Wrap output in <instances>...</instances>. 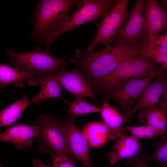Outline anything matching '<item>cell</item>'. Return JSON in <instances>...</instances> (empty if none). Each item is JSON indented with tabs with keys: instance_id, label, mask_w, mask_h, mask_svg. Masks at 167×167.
Here are the masks:
<instances>
[{
	"instance_id": "obj_1",
	"label": "cell",
	"mask_w": 167,
	"mask_h": 167,
	"mask_svg": "<svg viewBox=\"0 0 167 167\" xmlns=\"http://www.w3.org/2000/svg\"><path fill=\"white\" fill-rule=\"evenodd\" d=\"M147 42L135 45L122 43L105 47L98 51L78 49L75 57L68 62L82 71L81 73L92 88L112 72L121 62L138 54Z\"/></svg>"
},
{
	"instance_id": "obj_2",
	"label": "cell",
	"mask_w": 167,
	"mask_h": 167,
	"mask_svg": "<svg viewBox=\"0 0 167 167\" xmlns=\"http://www.w3.org/2000/svg\"><path fill=\"white\" fill-rule=\"evenodd\" d=\"M163 71L161 66L151 59L137 54L121 62L92 89L103 99L131 81Z\"/></svg>"
},
{
	"instance_id": "obj_3",
	"label": "cell",
	"mask_w": 167,
	"mask_h": 167,
	"mask_svg": "<svg viewBox=\"0 0 167 167\" xmlns=\"http://www.w3.org/2000/svg\"><path fill=\"white\" fill-rule=\"evenodd\" d=\"M117 0H83L76 6V10L60 26L40 36L36 40L43 43L45 50L50 51V46L60 35L85 23L105 16L119 1Z\"/></svg>"
},
{
	"instance_id": "obj_4",
	"label": "cell",
	"mask_w": 167,
	"mask_h": 167,
	"mask_svg": "<svg viewBox=\"0 0 167 167\" xmlns=\"http://www.w3.org/2000/svg\"><path fill=\"white\" fill-rule=\"evenodd\" d=\"M81 0H41L31 18L33 31L30 36L36 40L42 35L60 26L70 16L69 11Z\"/></svg>"
},
{
	"instance_id": "obj_5",
	"label": "cell",
	"mask_w": 167,
	"mask_h": 167,
	"mask_svg": "<svg viewBox=\"0 0 167 167\" xmlns=\"http://www.w3.org/2000/svg\"><path fill=\"white\" fill-rule=\"evenodd\" d=\"M6 53L10 57V63L20 70L26 72L34 78L57 75L65 68L67 61L52 56L50 51L36 48L33 51L16 53L12 48Z\"/></svg>"
},
{
	"instance_id": "obj_6",
	"label": "cell",
	"mask_w": 167,
	"mask_h": 167,
	"mask_svg": "<svg viewBox=\"0 0 167 167\" xmlns=\"http://www.w3.org/2000/svg\"><path fill=\"white\" fill-rule=\"evenodd\" d=\"M34 124L39 131L36 136L38 149L42 153L52 152L75 160L70 152L66 135L65 124L50 114L41 115Z\"/></svg>"
},
{
	"instance_id": "obj_7",
	"label": "cell",
	"mask_w": 167,
	"mask_h": 167,
	"mask_svg": "<svg viewBox=\"0 0 167 167\" xmlns=\"http://www.w3.org/2000/svg\"><path fill=\"white\" fill-rule=\"evenodd\" d=\"M128 0H120L105 15L98 24V30L93 40L85 50L94 51L99 44L111 46L112 41L128 17Z\"/></svg>"
},
{
	"instance_id": "obj_8",
	"label": "cell",
	"mask_w": 167,
	"mask_h": 167,
	"mask_svg": "<svg viewBox=\"0 0 167 167\" xmlns=\"http://www.w3.org/2000/svg\"><path fill=\"white\" fill-rule=\"evenodd\" d=\"M145 4L144 0L136 1L128 18L113 39L112 44L125 43L133 45L148 42L143 17Z\"/></svg>"
},
{
	"instance_id": "obj_9",
	"label": "cell",
	"mask_w": 167,
	"mask_h": 167,
	"mask_svg": "<svg viewBox=\"0 0 167 167\" xmlns=\"http://www.w3.org/2000/svg\"><path fill=\"white\" fill-rule=\"evenodd\" d=\"M80 71V69L77 68H75L71 71H68L64 68L57 75L39 78L38 82L41 84L50 80H55L62 88L73 94L75 98L88 97L96 100V96L93 93L90 84Z\"/></svg>"
},
{
	"instance_id": "obj_10",
	"label": "cell",
	"mask_w": 167,
	"mask_h": 167,
	"mask_svg": "<svg viewBox=\"0 0 167 167\" xmlns=\"http://www.w3.org/2000/svg\"><path fill=\"white\" fill-rule=\"evenodd\" d=\"M162 72L131 81L122 88L109 93L103 99L104 101L109 102L110 100L115 101L122 108L124 116L130 111L134 103L138 99L152 79Z\"/></svg>"
},
{
	"instance_id": "obj_11",
	"label": "cell",
	"mask_w": 167,
	"mask_h": 167,
	"mask_svg": "<svg viewBox=\"0 0 167 167\" xmlns=\"http://www.w3.org/2000/svg\"><path fill=\"white\" fill-rule=\"evenodd\" d=\"M143 17L148 44L154 45L160 33L167 29V10L157 0H146Z\"/></svg>"
},
{
	"instance_id": "obj_12",
	"label": "cell",
	"mask_w": 167,
	"mask_h": 167,
	"mask_svg": "<svg viewBox=\"0 0 167 167\" xmlns=\"http://www.w3.org/2000/svg\"><path fill=\"white\" fill-rule=\"evenodd\" d=\"M75 120L67 117L65 128L68 147L75 160H78L84 167H92L88 145L83 133L75 123Z\"/></svg>"
},
{
	"instance_id": "obj_13",
	"label": "cell",
	"mask_w": 167,
	"mask_h": 167,
	"mask_svg": "<svg viewBox=\"0 0 167 167\" xmlns=\"http://www.w3.org/2000/svg\"><path fill=\"white\" fill-rule=\"evenodd\" d=\"M157 77L155 81L151 82L147 87L133 108L123 116L125 122H129V119L134 114L142 109L159 105L161 102L160 99L164 94L167 82L166 71Z\"/></svg>"
},
{
	"instance_id": "obj_14",
	"label": "cell",
	"mask_w": 167,
	"mask_h": 167,
	"mask_svg": "<svg viewBox=\"0 0 167 167\" xmlns=\"http://www.w3.org/2000/svg\"><path fill=\"white\" fill-rule=\"evenodd\" d=\"M38 131L36 124L16 125L1 134L0 140L13 143L16 149L22 150L32 146Z\"/></svg>"
},
{
	"instance_id": "obj_15",
	"label": "cell",
	"mask_w": 167,
	"mask_h": 167,
	"mask_svg": "<svg viewBox=\"0 0 167 167\" xmlns=\"http://www.w3.org/2000/svg\"><path fill=\"white\" fill-rule=\"evenodd\" d=\"M142 148L138 138L123 134L117 139L108 156L110 164L113 165L120 160L131 158L141 152Z\"/></svg>"
},
{
	"instance_id": "obj_16",
	"label": "cell",
	"mask_w": 167,
	"mask_h": 167,
	"mask_svg": "<svg viewBox=\"0 0 167 167\" xmlns=\"http://www.w3.org/2000/svg\"><path fill=\"white\" fill-rule=\"evenodd\" d=\"M138 112V118L140 122L154 127L160 132L161 137L166 138L167 109L156 106L142 109Z\"/></svg>"
},
{
	"instance_id": "obj_17",
	"label": "cell",
	"mask_w": 167,
	"mask_h": 167,
	"mask_svg": "<svg viewBox=\"0 0 167 167\" xmlns=\"http://www.w3.org/2000/svg\"><path fill=\"white\" fill-rule=\"evenodd\" d=\"M99 113L108 129V141L117 139L125 133L122 126L125 122L124 116L111 106L109 102L103 101Z\"/></svg>"
},
{
	"instance_id": "obj_18",
	"label": "cell",
	"mask_w": 167,
	"mask_h": 167,
	"mask_svg": "<svg viewBox=\"0 0 167 167\" xmlns=\"http://www.w3.org/2000/svg\"><path fill=\"white\" fill-rule=\"evenodd\" d=\"M82 131L90 148L100 147L108 141L109 130L104 122H89L84 126Z\"/></svg>"
},
{
	"instance_id": "obj_19",
	"label": "cell",
	"mask_w": 167,
	"mask_h": 167,
	"mask_svg": "<svg viewBox=\"0 0 167 167\" xmlns=\"http://www.w3.org/2000/svg\"><path fill=\"white\" fill-rule=\"evenodd\" d=\"M28 94L2 110L0 113L1 127L10 126L16 121L32 101L28 99Z\"/></svg>"
},
{
	"instance_id": "obj_20",
	"label": "cell",
	"mask_w": 167,
	"mask_h": 167,
	"mask_svg": "<svg viewBox=\"0 0 167 167\" xmlns=\"http://www.w3.org/2000/svg\"><path fill=\"white\" fill-rule=\"evenodd\" d=\"M34 79L33 77L26 72L0 64V84L1 88L11 84H15L17 87L22 88L24 87L23 81Z\"/></svg>"
},
{
	"instance_id": "obj_21",
	"label": "cell",
	"mask_w": 167,
	"mask_h": 167,
	"mask_svg": "<svg viewBox=\"0 0 167 167\" xmlns=\"http://www.w3.org/2000/svg\"><path fill=\"white\" fill-rule=\"evenodd\" d=\"M69 106L67 113L72 116V118L75 120L76 118L80 115L91 114L94 113L100 112L101 107L92 105L84 99L81 97L75 98V101L70 102L68 100H63Z\"/></svg>"
},
{
	"instance_id": "obj_22",
	"label": "cell",
	"mask_w": 167,
	"mask_h": 167,
	"mask_svg": "<svg viewBox=\"0 0 167 167\" xmlns=\"http://www.w3.org/2000/svg\"><path fill=\"white\" fill-rule=\"evenodd\" d=\"M41 86L40 91L31 101L32 103L39 104L42 100L51 98L59 97L63 99L61 94L62 87L56 80H52L45 82Z\"/></svg>"
},
{
	"instance_id": "obj_23",
	"label": "cell",
	"mask_w": 167,
	"mask_h": 167,
	"mask_svg": "<svg viewBox=\"0 0 167 167\" xmlns=\"http://www.w3.org/2000/svg\"><path fill=\"white\" fill-rule=\"evenodd\" d=\"M143 55L160 65L163 71H167V48L157 46L148 44L139 52Z\"/></svg>"
},
{
	"instance_id": "obj_24",
	"label": "cell",
	"mask_w": 167,
	"mask_h": 167,
	"mask_svg": "<svg viewBox=\"0 0 167 167\" xmlns=\"http://www.w3.org/2000/svg\"><path fill=\"white\" fill-rule=\"evenodd\" d=\"M153 145L155 149L153 152L143 156L144 160L156 161L161 167H167V139L161 141L155 140Z\"/></svg>"
},
{
	"instance_id": "obj_25",
	"label": "cell",
	"mask_w": 167,
	"mask_h": 167,
	"mask_svg": "<svg viewBox=\"0 0 167 167\" xmlns=\"http://www.w3.org/2000/svg\"><path fill=\"white\" fill-rule=\"evenodd\" d=\"M54 167H76L73 161L65 156L57 154L52 152H49Z\"/></svg>"
},
{
	"instance_id": "obj_26",
	"label": "cell",
	"mask_w": 167,
	"mask_h": 167,
	"mask_svg": "<svg viewBox=\"0 0 167 167\" xmlns=\"http://www.w3.org/2000/svg\"><path fill=\"white\" fill-rule=\"evenodd\" d=\"M145 126L122 127V130L127 132L138 139H145Z\"/></svg>"
},
{
	"instance_id": "obj_27",
	"label": "cell",
	"mask_w": 167,
	"mask_h": 167,
	"mask_svg": "<svg viewBox=\"0 0 167 167\" xmlns=\"http://www.w3.org/2000/svg\"><path fill=\"white\" fill-rule=\"evenodd\" d=\"M141 152L135 156L126 159L125 164L132 167H149L144 161Z\"/></svg>"
},
{
	"instance_id": "obj_28",
	"label": "cell",
	"mask_w": 167,
	"mask_h": 167,
	"mask_svg": "<svg viewBox=\"0 0 167 167\" xmlns=\"http://www.w3.org/2000/svg\"><path fill=\"white\" fill-rule=\"evenodd\" d=\"M145 125V139H152L157 136L161 137L160 132L155 127L148 124Z\"/></svg>"
},
{
	"instance_id": "obj_29",
	"label": "cell",
	"mask_w": 167,
	"mask_h": 167,
	"mask_svg": "<svg viewBox=\"0 0 167 167\" xmlns=\"http://www.w3.org/2000/svg\"><path fill=\"white\" fill-rule=\"evenodd\" d=\"M154 45L159 47L167 48V32L159 35Z\"/></svg>"
},
{
	"instance_id": "obj_30",
	"label": "cell",
	"mask_w": 167,
	"mask_h": 167,
	"mask_svg": "<svg viewBox=\"0 0 167 167\" xmlns=\"http://www.w3.org/2000/svg\"><path fill=\"white\" fill-rule=\"evenodd\" d=\"M167 74V71H166ZM163 100L161 103V107H164L167 109V80L164 92L163 94Z\"/></svg>"
},
{
	"instance_id": "obj_31",
	"label": "cell",
	"mask_w": 167,
	"mask_h": 167,
	"mask_svg": "<svg viewBox=\"0 0 167 167\" xmlns=\"http://www.w3.org/2000/svg\"><path fill=\"white\" fill-rule=\"evenodd\" d=\"M32 167H54L47 165L42 163L39 159H34L32 161Z\"/></svg>"
},
{
	"instance_id": "obj_32",
	"label": "cell",
	"mask_w": 167,
	"mask_h": 167,
	"mask_svg": "<svg viewBox=\"0 0 167 167\" xmlns=\"http://www.w3.org/2000/svg\"><path fill=\"white\" fill-rule=\"evenodd\" d=\"M161 5L167 10V0H161L159 1Z\"/></svg>"
},
{
	"instance_id": "obj_33",
	"label": "cell",
	"mask_w": 167,
	"mask_h": 167,
	"mask_svg": "<svg viewBox=\"0 0 167 167\" xmlns=\"http://www.w3.org/2000/svg\"><path fill=\"white\" fill-rule=\"evenodd\" d=\"M0 167H2V166H0Z\"/></svg>"
}]
</instances>
